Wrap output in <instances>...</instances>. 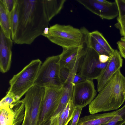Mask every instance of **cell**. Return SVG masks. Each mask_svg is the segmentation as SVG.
<instances>
[{
    "instance_id": "603a6c76",
    "label": "cell",
    "mask_w": 125,
    "mask_h": 125,
    "mask_svg": "<svg viewBox=\"0 0 125 125\" xmlns=\"http://www.w3.org/2000/svg\"><path fill=\"white\" fill-rule=\"evenodd\" d=\"M77 73L60 66V77L63 86L68 82L72 83L74 76Z\"/></svg>"
},
{
    "instance_id": "8fae6325",
    "label": "cell",
    "mask_w": 125,
    "mask_h": 125,
    "mask_svg": "<svg viewBox=\"0 0 125 125\" xmlns=\"http://www.w3.org/2000/svg\"><path fill=\"white\" fill-rule=\"evenodd\" d=\"M87 44L77 47L63 48L59 55L60 66L77 73L80 67V61L85 54Z\"/></svg>"
},
{
    "instance_id": "5b68a950",
    "label": "cell",
    "mask_w": 125,
    "mask_h": 125,
    "mask_svg": "<svg viewBox=\"0 0 125 125\" xmlns=\"http://www.w3.org/2000/svg\"><path fill=\"white\" fill-rule=\"evenodd\" d=\"M59 55L47 58L39 69L34 85L43 88L63 87L60 75Z\"/></svg>"
},
{
    "instance_id": "f546056e",
    "label": "cell",
    "mask_w": 125,
    "mask_h": 125,
    "mask_svg": "<svg viewBox=\"0 0 125 125\" xmlns=\"http://www.w3.org/2000/svg\"><path fill=\"white\" fill-rule=\"evenodd\" d=\"M117 45L118 48L121 56L125 59V49L119 45Z\"/></svg>"
},
{
    "instance_id": "3957f363",
    "label": "cell",
    "mask_w": 125,
    "mask_h": 125,
    "mask_svg": "<svg viewBox=\"0 0 125 125\" xmlns=\"http://www.w3.org/2000/svg\"><path fill=\"white\" fill-rule=\"evenodd\" d=\"M89 32L85 27L79 29L70 25L56 24L49 28L47 34L42 35L62 48H67L87 44Z\"/></svg>"
},
{
    "instance_id": "f1b7e54d",
    "label": "cell",
    "mask_w": 125,
    "mask_h": 125,
    "mask_svg": "<svg viewBox=\"0 0 125 125\" xmlns=\"http://www.w3.org/2000/svg\"><path fill=\"white\" fill-rule=\"evenodd\" d=\"M110 56L105 55L101 54L99 55V60L101 63H105L107 62L109 59Z\"/></svg>"
},
{
    "instance_id": "52a82bcc",
    "label": "cell",
    "mask_w": 125,
    "mask_h": 125,
    "mask_svg": "<svg viewBox=\"0 0 125 125\" xmlns=\"http://www.w3.org/2000/svg\"><path fill=\"white\" fill-rule=\"evenodd\" d=\"M99 54L94 50L87 46L86 53L81 64L78 73L86 79L93 81L100 75L107 62L101 63Z\"/></svg>"
},
{
    "instance_id": "ba28073f",
    "label": "cell",
    "mask_w": 125,
    "mask_h": 125,
    "mask_svg": "<svg viewBox=\"0 0 125 125\" xmlns=\"http://www.w3.org/2000/svg\"><path fill=\"white\" fill-rule=\"evenodd\" d=\"M63 88H45L37 125H40L52 117L59 104Z\"/></svg>"
},
{
    "instance_id": "ac0fdd59",
    "label": "cell",
    "mask_w": 125,
    "mask_h": 125,
    "mask_svg": "<svg viewBox=\"0 0 125 125\" xmlns=\"http://www.w3.org/2000/svg\"><path fill=\"white\" fill-rule=\"evenodd\" d=\"M0 28L5 36L11 38L10 13L1 0H0Z\"/></svg>"
},
{
    "instance_id": "4fadbf2b",
    "label": "cell",
    "mask_w": 125,
    "mask_h": 125,
    "mask_svg": "<svg viewBox=\"0 0 125 125\" xmlns=\"http://www.w3.org/2000/svg\"><path fill=\"white\" fill-rule=\"evenodd\" d=\"M123 60L119 51L117 50L110 56L107 64L101 74L96 79L97 90L99 92L111 77L122 67Z\"/></svg>"
},
{
    "instance_id": "e0dca14e",
    "label": "cell",
    "mask_w": 125,
    "mask_h": 125,
    "mask_svg": "<svg viewBox=\"0 0 125 125\" xmlns=\"http://www.w3.org/2000/svg\"><path fill=\"white\" fill-rule=\"evenodd\" d=\"M74 85L72 83L68 82L64 86L62 93L58 106L50 119L59 115L65 108L70 99H72Z\"/></svg>"
},
{
    "instance_id": "44dd1931",
    "label": "cell",
    "mask_w": 125,
    "mask_h": 125,
    "mask_svg": "<svg viewBox=\"0 0 125 125\" xmlns=\"http://www.w3.org/2000/svg\"><path fill=\"white\" fill-rule=\"evenodd\" d=\"M116 110V114L110 121L100 125H125V104Z\"/></svg>"
},
{
    "instance_id": "484cf974",
    "label": "cell",
    "mask_w": 125,
    "mask_h": 125,
    "mask_svg": "<svg viewBox=\"0 0 125 125\" xmlns=\"http://www.w3.org/2000/svg\"><path fill=\"white\" fill-rule=\"evenodd\" d=\"M83 107H76L69 125H77Z\"/></svg>"
},
{
    "instance_id": "4316f807",
    "label": "cell",
    "mask_w": 125,
    "mask_h": 125,
    "mask_svg": "<svg viewBox=\"0 0 125 125\" xmlns=\"http://www.w3.org/2000/svg\"><path fill=\"white\" fill-rule=\"evenodd\" d=\"M8 10L10 13L14 7L16 0H1Z\"/></svg>"
},
{
    "instance_id": "4dcf8cb0",
    "label": "cell",
    "mask_w": 125,
    "mask_h": 125,
    "mask_svg": "<svg viewBox=\"0 0 125 125\" xmlns=\"http://www.w3.org/2000/svg\"><path fill=\"white\" fill-rule=\"evenodd\" d=\"M97 0L101 3L106 5L111 4L113 2H110L105 0Z\"/></svg>"
},
{
    "instance_id": "9a60e30c",
    "label": "cell",
    "mask_w": 125,
    "mask_h": 125,
    "mask_svg": "<svg viewBox=\"0 0 125 125\" xmlns=\"http://www.w3.org/2000/svg\"><path fill=\"white\" fill-rule=\"evenodd\" d=\"M117 110L100 114L86 115L79 118L77 125H100L108 122L116 114Z\"/></svg>"
},
{
    "instance_id": "83f0119b",
    "label": "cell",
    "mask_w": 125,
    "mask_h": 125,
    "mask_svg": "<svg viewBox=\"0 0 125 125\" xmlns=\"http://www.w3.org/2000/svg\"><path fill=\"white\" fill-rule=\"evenodd\" d=\"M86 80L84 77L78 73H76L73 79L72 83L74 85L75 84L80 83Z\"/></svg>"
},
{
    "instance_id": "8992f818",
    "label": "cell",
    "mask_w": 125,
    "mask_h": 125,
    "mask_svg": "<svg viewBox=\"0 0 125 125\" xmlns=\"http://www.w3.org/2000/svg\"><path fill=\"white\" fill-rule=\"evenodd\" d=\"M44 92V88L34 85L25 93L21 100L25 107L21 125H37Z\"/></svg>"
},
{
    "instance_id": "30bf717a",
    "label": "cell",
    "mask_w": 125,
    "mask_h": 125,
    "mask_svg": "<svg viewBox=\"0 0 125 125\" xmlns=\"http://www.w3.org/2000/svg\"><path fill=\"white\" fill-rule=\"evenodd\" d=\"M25 109L21 100L0 106V125H20L24 120Z\"/></svg>"
},
{
    "instance_id": "2e32d148",
    "label": "cell",
    "mask_w": 125,
    "mask_h": 125,
    "mask_svg": "<svg viewBox=\"0 0 125 125\" xmlns=\"http://www.w3.org/2000/svg\"><path fill=\"white\" fill-rule=\"evenodd\" d=\"M66 0H42L44 9L49 22L61 11Z\"/></svg>"
},
{
    "instance_id": "cb8c5ba5",
    "label": "cell",
    "mask_w": 125,
    "mask_h": 125,
    "mask_svg": "<svg viewBox=\"0 0 125 125\" xmlns=\"http://www.w3.org/2000/svg\"><path fill=\"white\" fill-rule=\"evenodd\" d=\"M117 22L115 24V27L119 29L121 36L125 37V11L119 14L117 17Z\"/></svg>"
},
{
    "instance_id": "9c48e42d",
    "label": "cell",
    "mask_w": 125,
    "mask_h": 125,
    "mask_svg": "<svg viewBox=\"0 0 125 125\" xmlns=\"http://www.w3.org/2000/svg\"><path fill=\"white\" fill-rule=\"evenodd\" d=\"M96 95L93 81L86 79L74 85L72 100L75 107L83 108L89 104Z\"/></svg>"
},
{
    "instance_id": "277c9868",
    "label": "cell",
    "mask_w": 125,
    "mask_h": 125,
    "mask_svg": "<svg viewBox=\"0 0 125 125\" xmlns=\"http://www.w3.org/2000/svg\"><path fill=\"white\" fill-rule=\"evenodd\" d=\"M39 59L33 60L10 80L8 92L20 99L34 85L39 69L42 64Z\"/></svg>"
},
{
    "instance_id": "7402d4cb",
    "label": "cell",
    "mask_w": 125,
    "mask_h": 125,
    "mask_svg": "<svg viewBox=\"0 0 125 125\" xmlns=\"http://www.w3.org/2000/svg\"><path fill=\"white\" fill-rule=\"evenodd\" d=\"M87 44L88 47L93 49L99 55L105 54L109 56H110V55L95 39L90 36L89 34L87 37Z\"/></svg>"
},
{
    "instance_id": "1f68e13d",
    "label": "cell",
    "mask_w": 125,
    "mask_h": 125,
    "mask_svg": "<svg viewBox=\"0 0 125 125\" xmlns=\"http://www.w3.org/2000/svg\"><path fill=\"white\" fill-rule=\"evenodd\" d=\"M49 28L48 27L46 28L45 29L43 32L42 34H47L48 32Z\"/></svg>"
},
{
    "instance_id": "d4e9b609",
    "label": "cell",
    "mask_w": 125,
    "mask_h": 125,
    "mask_svg": "<svg viewBox=\"0 0 125 125\" xmlns=\"http://www.w3.org/2000/svg\"><path fill=\"white\" fill-rule=\"evenodd\" d=\"M12 93L8 91L0 102V106L9 105L19 101Z\"/></svg>"
},
{
    "instance_id": "d6986e66",
    "label": "cell",
    "mask_w": 125,
    "mask_h": 125,
    "mask_svg": "<svg viewBox=\"0 0 125 125\" xmlns=\"http://www.w3.org/2000/svg\"><path fill=\"white\" fill-rule=\"evenodd\" d=\"M19 12L18 0H16L13 8L10 13V19L11 29V38L14 40L19 22Z\"/></svg>"
},
{
    "instance_id": "6da1fadb",
    "label": "cell",
    "mask_w": 125,
    "mask_h": 125,
    "mask_svg": "<svg viewBox=\"0 0 125 125\" xmlns=\"http://www.w3.org/2000/svg\"><path fill=\"white\" fill-rule=\"evenodd\" d=\"M19 22L13 42L18 44H31L48 27L49 21L42 0H18Z\"/></svg>"
},
{
    "instance_id": "7c38bea8",
    "label": "cell",
    "mask_w": 125,
    "mask_h": 125,
    "mask_svg": "<svg viewBox=\"0 0 125 125\" xmlns=\"http://www.w3.org/2000/svg\"><path fill=\"white\" fill-rule=\"evenodd\" d=\"M86 9L102 19L111 20L118 15L117 7L115 1L110 5L102 4L97 0H77Z\"/></svg>"
},
{
    "instance_id": "ffe728a7",
    "label": "cell",
    "mask_w": 125,
    "mask_h": 125,
    "mask_svg": "<svg viewBox=\"0 0 125 125\" xmlns=\"http://www.w3.org/2000/svg\"><path fill=\"white\" fill-rule=\"evenodd\" d=\"M89 34L90 36L95 39L110 56L111 55L115 50L110 45L102 33L96 30L89 32Z\"/></svg>"
},
{
    "instance_id": "5bb4252c",
    "label": "cell",
    "mask_w": 125,
    "mask_h": 125,
    "mask_svg": "<svg viewBox=\"0 0 125 125\" xmlns=\"http://www.w3.org/2000/svg\"><path fill=\"white\" fill-rule=\"evenodd\" d=\"M13 41L7 37L0 29V70L2 73L7 72L11 66Z\"/></svg>"
},
{
    "instance_id": "7a4b0ae2",
    "label": "cell",
    "mask_w": 125,
    "mask_h": 125,
    "mask_svg": "<svg viewBox=\"0 0 125 125\" xmlns=\"http://www.w3.org/2000/svg\"><path fill=\"white\" fill-rule=\"evenodd\" d=\"M89 106L91 114L117 110L125 102V77L120 70L110 78Z\"/></svg>"
},
{
    "instance_id": "d6a6232c",
    "label": "cell",
    "mask_w": 125,
    "mask_h": 125,
    "mask_svg": "<svg viewBox=\"0 0 125 125\" xmlns=\"http://www.w3.org/2000/svg\"><path fill=\"white\" fill-rule=\"evenodd\" d=\"M120 40L125 41V37H121V38Z\"/></svg>"
}]
</instances>
